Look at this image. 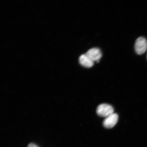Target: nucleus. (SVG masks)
I'll return each mask as SVG.
<instances>
[{"label":"nucleus","instance_id":"5","mask_svg":"<svg viewBox=\"0 0 147 147\" xmlns=\"http://www.w3.org/2000/svg\"><path fill=\"white\" fill-rule=\"evenodd\" d=\"M79 62L81 65L87 68L91 67L94 65V62L85 54H83L79 58Z\"/></svg>","mask_w":147,"mask_h":147},{"label":"nucleus","instance_id":"7","mask_svg":"<svg viewBox=\"0 0 147 147\" xmlns=\"http://www.w3.org/2000/svg\"></svg>","mask_w":147,"mask_h":147},{"label":"nucleus","instance_id":"6","mask_svg":"<svg viewBox=\"0 0 147 147\" xmlns=\"http://www.w3.org/2000/svg\"><path fill=\"white\" fill-rule=\"evenodd\" d=\"M27 147H38L37 145L34 143H30L29 144Z\"/></svg>","mask_w":147,"mask_h":147},{"label":"nucleus","instance_id":"2","mask_svg":"<svg viewBox=\"0 0 147 147\" xmlns=\"http://www.w3.org/2000/svg\"><path fill=\"white\" fill-rule=\"evenodd\" d=\"M136 52L138 55H142L147 49V40L144 37L141 36L136 40L135 45Z\"/></svg>","mask_w":147,"mask_h":147},{"label":"nucleus","instance_id":"1","mask_svg":"<svg viewBox=\"0 0 147 147\" xmlns=\"http://www.w3.org/2000/svg\"><path fill=\"white\" fill-rule=\"evenodd\" d=\"M114 110L111 106L107 104H100L97 108L96 113L100 116L106 117L113 113Z\"/></svg>","mask_w":147,"mask_h":147},{"label":"nucleus","instance_id":"3","mask_svg":"<svg viewBox=\"0 0 147 147\" xmlns=\"http://www.w3.org/2000/svg\"><path fill=\"white\" fill-rule=\"evenodd\" d=\"M119 117L117 113H114L105 119L103 122V125L106 128H111L114 127L118 120Z\"/></svg>","mask_w":147,"mask_h":147},{"label":"nucleus","instance_id":"4","mask_svg":"<svg viewBox=\"0 0 147 147\" xmlns=\"http://www.w3.org/2000/svg\"><path fill=\"white\" fill-rule=\"evenodd\" d=\"M86 55L94 62L95 61L98 62L102 56V53L100 49L96 48L90 49Z\"/></svg>","mask_w":147,"mask_h":147}]
</instances>
